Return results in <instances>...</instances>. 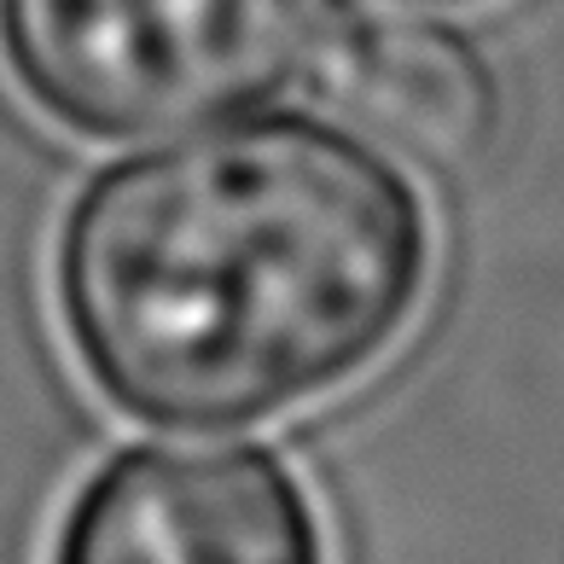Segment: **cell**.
Here are the masks:
<instances>
[{
  "label": "cell",
  "mask_w": 564,
  "mask_h": 564,
  "mask_svg": "<svg viewBox=\"0 0 564 564\" xmlns=\"http://www.w3.org/2000/svg\"><path fill=\"white\" fill-rule=\"evenodd\" d=\"M431 7H471V0H431Z\"/></svg>",
  "instance_id": "5b68a950"
},
{
  "label": "cell",
  "mask_w": 564,
  "mask_h": 564,
  "mask_svg": "<svg viewBox=\"0 0 564 564\" xmlns=\"http://www.w3.org/2000/svg\"><path fill=\"white\" fill-rule=\"evenodd\" d=\"M338 0H0V65L76 140L250 111L321 65Z\"/></svg>",
  "instance_id": "7a4b0ae2"
},
{
  "label": "cell",
  "mask_w": 564,
  "mask_h": 564,
  "mask_svg": "<svg viewBox=\"0 0 564 564\" xmlns=\"http://www.w3.org/2000/svg\"><path fill=\"white\" fill-rule=\"evenodd\" d=\"M431 210L338 117L274 111L99 170L53 245L58 332L117 413L250 431L332 402L413 332Z\"/></svg>",
  "instance_id": "6da1fadb"
},
{
  "label": "cell",
  "mask_w": 564,
  "mask_h": 564,
  "mask_svg": "<svg viewBox=\"0 0 564 564\" xmlns=\"http://www.w3.org/2000/svg\"><path fill=\"white\" fill-rule=\"evenodd\" d=\"M47 564H332L308 484L257 443H140L70 495Z\"/></svg>",
  "instance_id": "3957f363"
},
{
  "label": "cell",
  "mask_w": 564,
  "mask_h": 564,
  "mask_svg": "<svg viewBox=\"0 0 564 564\" xmlns=\"http://www.w3.org/2000/svg\"><path fill=\"white\" fill-rule=\"evenodd\" d=\"M332 117L384 158L466 170L500 129V82L484 47L436 18H361L321 53Z\"/></svg>",
  "instance_id": "277c9868"
}]
</instances>
